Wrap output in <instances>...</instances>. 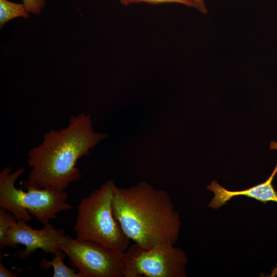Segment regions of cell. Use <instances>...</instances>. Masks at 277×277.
Segmentation results:
<instances>
[{
  "label": "cell",
  "mask_w": 277,
  "mask_h": 277,
  "mask_svg": "<svg viewBox=\"0 0 277 277\" xmlns=\"http://www.w3.org/2000/svg\"><path fill=\"white\" fill-rule=\"evenodd\" d=\"M108 134L94 131L90 114L70 117L65 128L51 129L28 152L31 168L23 187H52L65 190L82 177L77 161L88 155Z\"/></svg>",
  "instance_id": "1"
},
{
  "label": "cell",
  "mask_w": 277,
  "mask_h": 277,
  "mask_svg": "<svg viewBox=\"0 0 277 277\" xmlns=\"http://www.w3.org/2000/svg\"><path fill=\"white\" fill-rule=\"evenodd\" d=\"M112 206L125 235L140 247L176 243L181 221L166 191L145 181L129 188L115 185Z\"/></svg>",
  "instance_id": "2"
},
{
  "label": "cell",
  "mask_w": 277,
  "mask_h": 277,
  "mask_svg": "<svg viewBox=\"0 0 277 277\" xmlns=\"http://www.w3.org/2000/svg\"><path fill=\"white\" fill-rule=\"evenodd\" d=\"M115 185L109 180L81 200L73 230L78 240L93 241L123 254L130 240L113 214Z\"/></svg>",
  "instance_id": "3"
},
{
  "label": "cell",
  "mask_w": 277,
  "mask_h": 277,
  "mask_svg": "<svg viewBox=\"0 0 277 277\" xmlns=\"http://www.w3.org/2000/svg\"><path fill=\"white\" fill-rule=\"evenodd\" d=\"M10 167H3L0 173V207L12 213L17 221L28 222L31 215L42 224L56 219L62 211L73 207L67 202L68 193L52 187H28L24 191L15 186L17 179L24 173V167L11 172Z\"/></svg>",
  "instance_id": "4"
},
{
  "label": "cell",
  "mask_w": 277,
  "mask_h": 277,
  "mask_svg": "<svg viewBox=\"0 0 277 277\" xmlns=\"http://www.w3.org/2000/svg\"><path fill=\"white\" fill-rule=\"evenodd\" d=\"M124 277H185L188 258L174 245L161 243L144 249L133 243L122 254Z\"/></svg>",
  "instance_id": "5"
},
{
  "label": "cell",
  "mask_w": 277,
  "mask_h": 277,
  "mask_svg": "<svg viewBox=\"0 0 277 277\" xmlns=\"http://www.w3.org/2000/svg\"><path fill=\"white\" fill-rule=\"evenodd\" d=\"M59 247L81 277H124L122 254L91 241L73 239L65 234Z\"/></svg>",
  "instance_id": "6"
},
{
  "label": "cell",
  "mask_w": 277,
  "mask_h": 277,
  "mask_svg": "<svg viewBox=\"0 0 277 277\" xmlns=\"http://www.w3.org/2000/svg\"><path fill=\"white\" fill-rule=\"evenodd\" d=\"M65 234L63 229L56 228L49 223L44 225L43 229L38 230L29 226L26 222L18 220L8 230L5 238L0 243V249L5 247L16 248L18 244L24 245L26 248L17 252L19 260L28 259L38 249L54 255Z\"/></svg>",
  "instance_id": "7"
},
{
  "label": "cell",
  "mask_w": 277,
  "mask_h": 277,
  "mask_svg": "<svg viewBox=\"0 0 277 277\" xmlns=\"http://www.w3.org/2000/svg\"><path fill=\"white\" fill-rule=\"evenodd\" d=\"M277 173V162L275 167L268 179L264 182L252 186L245 190H228L218 183L213 181L208 185V190L214 193V196L209 204V206L214 209H218L226 204L232 197L244 195L254 199L258 201L266 204L268 202L277 203V191L274 189L272 182Z\"/></svg>",
  "instance_id": "8"
},
{
  "label": "cell",
  "mask_w": 277,
  "mask_h": 277,
  "mask_svg": "<svg viewBox=\"0 0 277 277\" xmlns=\"http://www.w3.org/2000/svg\"><path fill=\"white\" fill-rule=\"evenodd\" d=\"M52 261L42 258L38 266L42 271H47L50 267H52L53 277H81L78 272H75L76 269L69 268L64 263L63 259L67 255L60 247L56 249Z\"/></svg>",
  "instance_id": "9"
},
{
  "label": "cell",
  "mask_w": 277,
  "mask_h": 277,
  "mask_svg": "<svg viewBox=\"0 0 277 277\" xmlns=\"http://www.w3.org/2000/svg\"><path fill=\"white\" fill-rule=\"evenodd\" d=\"M30 13L24 5L8 0H0V29L9 21L17 17L27 19Z\"/></svg>",
  "instance_id": "10"
},
{
  "label": "cell",
  "mask_w": 277,
  "mask_h": 277,
  "mask_svg": "<svg viewBox=\"0 0 277 277\" xmlns=\"http://www.w3.org/2000/svg\"><path fill=\"white\" fill-rule=\"evenodd\" d=\"M3 208H0V243L5 237L8 230L17 222L15 216Z\"/></svg>",
  "instance_id": "11"
},
{
  "label": "cell",
  "mask_w": 277,
  "mask_h": 277,
  "mask_svg": "<svg viewBox=\"0 0 277 277\" xmlns=\"http://www.w3.org/2000/svg\"><path fill=\"white\" fill-rule=\"evenodd\" d=\"M120 2L121 4L125 6L141 3H145L152 5L175 3L188 7L195 8V4L192 0H120Z\"/></svg>",
  "instance_id": "12"
},
{
  "label": "cell",
  "mask_w": 277,
  "mask_h": 277,
  "mask_svg": "<svg viewBox=\"0 0 277 277\" xmlns=\"http://www.w3.org/2000/svg\"><path fill=\"white\" fill-rule=\"evenodd\" d=\"M27 10L31 14L38 15L46 3V0H22Z\"/></svg>",
  "instance_id": "13"
},
{
  "label": "cell",
  "mask_w": 277,
  "mask_h": 277,
  "mask_svg": "<svg viewBox=\"0 0 277 277\" xmlns=\"http://www.w3.org/2000/svg\"><path fill=\"white\" fill-rule=\"evenodd\" d=\"M192 1L195 4V8H196L200 12L203 14H206L208 13V10L205 0Z\"/></svg>",
  "instance_id": "14"
},
{
  "label": "cell",
  "mask_w": 277,
  "mask_h": 277,
  "mask_svg": "<svg viewBox=\"0 0 277 277\" xmlns=\"http://www.w3.org/2000/svg\"><path fill=\"white\" fill-rule=\"evenodd\" d=\"M17 276V272L12 273L6 269L0 261V277H16Z\"/></svg>",
  "instance_id": "15"
},
{
  "label": "cell",
  "mask_w": 277,
  "mask_h": 277,
  "mask_svg": "<svg viewBox=\"0 0 277 277\" xmlns=\"http://www.w3.org/2000/svg\"><path fill=\"white\" fill-rule=\"evenodd\" d=\"M270 149L276 150L277 149V142L272 141L270 144Z\"/></svg>",
  "instance_id": "16"
}]
</instances>
